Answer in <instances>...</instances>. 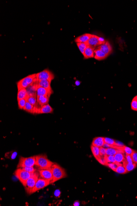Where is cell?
Wrapping results in <instances>:
<instances>
[{"label":"cell","mask_w":137,"mask_h":206,"mask_svg":"<svg viewBox=\"0 0 137 206\" xmlns=\"http://www.w3.org/2000/svg\"><path fill=\"white\" fill-rule=\"evenodd\" d=\"M105 157L106 158L108 163H115L116 162L115 156L106 155Z\"/></svg>","instance_id":"33"},{"label":"cell","mask_w":137,"mask_h":206,"mask_svg":"<svg viewBox=\"0 0 137 206\" xmlns=\"http://www.w3.org/2000/svg\"><path fill=\"white\" fill-rule=\"evenodd\" d=\"M39 173L35 171L32 174L31 177L26 181L24 187H25V191L28 194H32L33 189L34 188L36 183L39 178Z\"/></svg>","instance_id":"4"},{"label":"cell","mask_w":137,"mask_h":206,"mask_svg":"<svg viewBox=\"0 0 137 206\" xmlns=\"http://www.w3.org/2000/svg\"><path fill=\"white\" fill-rule=\"evenodd\" d=\"M122 149L123 151L124 152L125 154H126L131 155L132 153L134 152V150L131 149V148L126 146H124L123 147Z\"/></svg>","instance_id":"30"},{"label":"cell","mask_w":137,"mask_h":206,"mask_svg":"<svg viewBox=\"0 0 137 206\" xmlns=\"http://www.w3.org/2000/svg\"><path fill=\"white\" fill-rule=\"evenodd\" d=\"M52 172L53 179L51 184L67 177V174L64 168H62L57 163H54L51 168Z\"/></svg>","instance_id":"1"},{"label":"cell","mask_w":137,"mask_h":206,"mask_svg":"<svg viewBox=\"0 0 137 206\" xmlns=\"http://www.w3.org/2000/svg\"><path fill=\"white\" fill-rule=\"evenodd\" d=\"M91 149L94 156L97 160L101 157L100 154V147L92 145Z\"/></svg>","instance_id":"24"},{"label":"cell","mask_w":137,"mask_h":206,"mask_svg":"<svg viewBox=\"0 0 137 206\" xmlns=\"http://www.w3.org/2000/svg\"><path fill=\"white\" fill-rule=\"evenodd\" d=\"M36 74H31L21 79L17 83L18 90L21 89H26L33 85L37 81Z\"/></svg>","instance_id":"3"},{"label":"cell","mask_w":137,"mask_h":206,"mask_svg":"<svg viewBox=\"0 0 137 206\" xmlns=\"http://www.w3.org/2000/svg\"><path fill=\"white\" fill-rule=\"evenodd\" d=\"M136 98L137 99V96H136Z\"/></svg>","instance_id":"46"},{"label":"cell","mask_w":137,"mask_h":206,"mask_svg":"<svg viewBox=\"0 0 137 206\" xmlns=\"http://www.w3.org/2000/svg\"><path fill=\"white\" fill-rule=\"evenodd\" d=\"M115 172L120 174H124L127 172L124 165L122 163H119Z\"/></svg>","instance_id":"26"},{"label":"cell","mask_w":137,"mask_h":206,"mask_svg":"<svg viewBox=\"0 0 137 206\" xmlns=\"http://www.w3.org/2000/svg\"><path fill=\"white\" fill-rule=\"evenodd\" d=\"M35 156L27 158L20 157L17 165V168L34 167L35 165Z\"/></svg>","instance_id":"5"},{"label":"cell","mask_w":137,"mask_h":206,"mask_svg":"<svg viewBox=\"0 0 137 206\" xmlns=\"http://www.w3.org/2000/svg\"><path fill=\"white\" fill-rule=\"evenodd\" d=\"M53 109L49 104L37 108V114H48L53 112Z\"/></svg>","instance_id":"13"},{"label":"cell","mask_w":137,"mask_h":206,"mask_svg":"<svg viewBox=\"0 0 137 206\" xmlns=\"http://www.w3.org/2000/svg\"><path fill=\"white\" fill-rule=\"evenodd\" d=\"M131 156L133 162L137 165V152L134 151V152L131 155Z\"/></svg>","instance_id":"37"},{"label":"cell","mask_w":137,"mask_h":206,"mask_svg":"<svg viewBox=\"0 0 137 206\" xmlns=\"http://www.w3.org/2000/svg\"><path fill=\"white\" fill-rule=\"evenodd\" d=\"M131 107L133 110L137 111V99L134 97L131 103Z\"/></svg>","instance_id":"32"},{"label":"cell","mask_w":137,"mask_h":206,"mask_svg":"<svg viewBox=\"0 0 137 206\" xmlns=\"http://www.w3.org/2000/svg\"><path fill=\"white\" fill-rule=\"evenodd\" d=\"M36 76L37 81L46 80L49 81L51 83L55 77L53 73L47 69L44 70L36 74Z\"/></svg>","instance_id":"7"},{"label":"cell","mask_w":137,"mask_h":206,"mask_svg":"<svg viewBox=\"0 0 137 206\" xmlns=\"http://www.w3.org/2000/svg\"><path fill=\"white\" fill-rule=\"evenodd\" d=\"M119 164V163L116 162L115 163H108L106 166H108L110 169H112V170L115 172Z\"/></svg>","instance_id":"34"},{"label":"cell","mask_w":137,"mask_h":206,"mask_svg":"<svg viewBox=\"0 0 137 206\" xmlns=\"http://www.w3.org/2000/svg\"><path fill=\"white\" fill-rule=\"evenodd\" d=\"M105 143L109 144L110 145L114 147L115 145V141L112 139L110 138H104Z\"/></svg>","instance_id":"31"},{"label":"cell","mask_w":137,"mask_h":206,"mask_svg":"<svg viewBox=\"0 0 137 206\" xmlns=\"http://www.w3.org/2000/svg\"><path fill=\"white\" fill-rule=\"evenodd\" d=\"M39 173L40 177L51 181V184L53 179V176L51 168L39 170Z\"/></svg>","instance_id":"9"},{"label":"cell","mask_w":137,"mask_h":206,"mask_svg":"<svg viewBox=\"0 0 137 206\" xmlns=\"http://www.w3.org/2000/svg\"><path fill=\"white\" fill-rule=\"evenodd\" d=\"M79 205H80V204H79V202L78 201H76L74 203V206H79Z\"/></svg>","instance_id":"44"},{"label":"cell","mask_w":137,"mask_h":206,"mask_svg":"<svg viewBox=\"0 0 137 206\" xmlns=\"http://www.w3.org/2000/svg\"><path fill=\"white\" fill-rule=\"evenodd\" d=\"M17 156V152H13V153H12V154L11 155V156H9V157L8 158H9L12 159H14Z\"/></svg>","instance_id":"40"},{"label":"cell","mask_w":137,"mask_h":206,"mask_svg":"<svg viewBox=\"0 0 137 206\" xmlns=\"http://www.w3.org/2000/svg\"><path fill=\"white\" fill-rule=\"evenodd\" d=\"M51 82L48 80H42L40 81H37V84L38 87H42L44 88L52 89L51 87Z\"/></svg>","instance_id":"23"},{"label":"cell","mask_w":137,"mask_h":206,"mask_svg":"<svg viewBox=\"0 0 137 206\" xmlns=\"http://www.w3.org/2000/svg\"><path fill=\"white\" fill-rule=\"evenodd\" d=\"M49 97L45 96H37V107L39 108L44 105L48 104Z\"/></svg>","instance_id":"15"},{"label":"cell","mask_w":137,"mask_h":206,"mask_svg":"<svg viewBox=\"0 0 137 206\" xmlns=\"http://www.w3.org/2000/svg\"><path fill=\"white\" fill-rule=\"evenodd\" d=\"M124 161L125 162H128V163H133V162H134L133 160H132L131 155H130L126 154L125 160Z\"/></svg>","instance_id":"39"},{"label":"cell","mask_w":137,"mask_h":206,"mask_svg":"<svg viewBox=\"0 0 137 206\" xmlns=\"http://www.w3.org/2000/svg\"><path fill=\"white\" fill-rule=\"evenodd\" d=\"M95 49V48L88 45L84 52V58L88 59V58L94 57Z\"/></svg>","instance_id":"14"},{"label":"cell","mask_w":137,"mask_h":206,"mask_svg":"<svg viewBox=\"0 0 137 206\" xmlns=\"http://www.w3.org/2000/svg\"><path fill=\"white\" fill-rule=\"evenodd\" d=\"M99 39L101 44H104V43H105L106 42L105 40L104 39V38H103L100 37H99Z\"/></svg>","instance_id":"42"},{"label":"cell","mask_w":137,"mask_h":206,"mask_svg":"<svg viewBox=\"0 0 137 206\" xmlns=\"http://www.w3.org/2000/svg\"><path fill=\"white\" fill-rule=\"evenodd\" d=\"M27 101V99H21L18 101L19 109L23 110Z\"/></svg>","instance_id":"29"},{"label":"cell","mask_w":137,"mask_h":206,"mask_svg":"<svg viewBox=\"0 0 137 206\" xmlns=\"http://www.w3.org/2000/svg\"><path fill=\"white\" fill-rule=\"evenodd\" d=\"M108 56L106 54L102 51H101L98 48L95 49L94 50V57L96 60H104Z\"/></svg>","instance_id":"17"},{"label":"cell","mask_w":137,"mask_h":206,"mask_svg":"<svg viewBox=\"0 0 137 206\" xmlns=\"http://www.w3.org/2000/svg\"><path fill=\"white\" fill-rule=\"evenodd\" d=\"M99 37L96 35H92L91 37L87 42V44L88 46H91L94 48L97 46H100L101 44L99 41Z\"/></svg>","instance_id":"12"},{"label":"cell","mask_w":137,"mask_h":206,"mask_svg":"<svg viewBox=\"0 0 137 206\" xmlns=\"http://www.w3.org/2000/svg\"><path fill=\"white\" fill-rule=\"evenodd\" d=\"M50 184H51V181L46 180L41 177L39 178L34 188L33 189L32 193H35L37 191L44 189Z\"/></svg>","instance_id":"8"},{"label":"cell","mask_w":137,"mask_h":206,"mask_svg":"<svg viewBox=\"0 0 137 206\" xmlns=\"http://www.w3.org/2000/svg\"><path fill=\"white\" fill-rule=\"evenodd\" d=\"M103 147H104V148H106V149H107V148H110V147H112V146H110V145L109 144H108L106 143H105L104 144V146H103Z\"/></svg>","instance_id":"43"},{"label":"cell","mask_w":137,"mask_h":206,"mask_svg":"<svg viewBox=\"0 0 137 206\" xmlns=\"http://www.w3.org/2000/svg\"><path fill=\"white\" fill-rule=\"evenodd\" d=\"M106 149L104 147H100V154L101 156H105L106 155Z\"/></svg>","instance_id":"38"},{"label":"cell","mask_w":137,"mask_h":206,"mask_svg":"<svg viewBox=\"0 0 137 206\" xmlns=\"http://www.w3.org/2000/svg\"><path fill=\"white\" fill-rule=\"evenodd\" d=\"M124 152H118V153L114 156L116 162L123 164L125 160V156L124 155Z\"/></svg>","instance_id":"20"},{"label":"cell","mask_w":137,"mask_h":206,"mask_svg":"<svg viewBox=\"0 0 137 206\" xmlns=\"http://www.w3.org/2000/svg\"><path fill=\"white\" fill-rule=\"evenodd\" d=\"M53 93L52 89H48L38 86L36 90L37 96H45L49 97Z\"/></svg>","instance_id":"10"},{"label":"cell","mask_w":137,"mask_h":206,"mask_svg":"<svg viewBox=\"0 0 137 206\" xmlns=\"http://www.w3.org/2000/svg\"><path fill=\"white\" fill-rule=\"evenodd\" d=\"M32 174L25 171L21 168H18L15 172V176L23 186H25L26 181L31 177Z\"/></svg>","instance_id":"6"},{"label":"cell","mask_w":137,"mask_h":206,"mask_svg":"<svg viewBox=\"0 0 137 206\" xmlns=\"http://www.w3.org/2000/svg\"><path fill=\"white\" fill-rule=\"evenodd\" d=\"M92 36L90 34H85L75 39V42L76 43H87Z\"/></svg>","instance_id":"16"},{"label":"cell","mask_w":137,"mask_h":206,"mask_svg":"<svg viewBox=\"0 0 137 206\" xmlns=\"http://www.w3.org/2000/svg\"><path fill=\"white\" fill-rule=\"evenodd\" d=\"M118 149L115 147H111L106 149V155L115 156L118 153Z\"/></svg>","instance_id":"27"},{"label":"cell","mask_w":137,"mask_h":206,"mask_svg":"<svg viewBox=\"0 0 137 206\" xmlns=\"http://www.w3.org/2000/svg\"><path fill=\"white\" fill-rule=\"evenodd\" d=\"M80 83L78 81H77L76 82V85H80Z\"/></svg>","instance_id":"45"},{"label":"cell","mask_w":137,"mask_h":206,"mask_svg":"<svg viewBox=\"0 0 137 206\" xmlns=\"http://www.w3.org/2000/svg\"><path fill=\"white\" fill-rule=\"evenodd\" d=\"M123 164L124 165L127 172L133 170L137 167V164L134 163V162H133V163H128V162L124 161V162L123 163Z\"/></svg>","instance_id":"25"},{"label":"cell","mask_w":137,"mask_h":206,"mask_svg":"<svg viewBox=\"0 0 137 206\" xmlns=\"http://www.w3.org/2000/svg\"><path fill=\"white\" fill-rule=\"evenodd\" d=\"M23 110L29 112V113H32V114H37V108L36 107L31 105L30 103L27 101Z\"/></svg>","instance_id":"19"},{"label":"cell","mask_w":137,"mask_h":206,"mask_svg":"<svg viewBox=\"0 0 137 206\" xmlns=\"http://www.w3.org/2000/svg\"><path fill=\"white\" fill-rule=\"evenodd\" d=\"M105 143L104 138L103 137H96L94 139L92 142V145L98 147H103Z\"/></svg>","instance_id":"18"},{"label":"cell","mask_w":137,"mask_h":206,"mask_svg":"<svg viewBox=\"0 0 137 206\" xmlns=\"http://www.w3.org/2000/svg\"><path fill=\"white\" fill-rule=\"evenodd\" d=\"M35 165L37 166L39 170L51 168L54 164V162L50 161L45 155H39L35 156Z\"/></svg>","instance_id":"2"},{"label":"cell","mask_w":137,"mask_h":206,"mask_svg":"<svg viewBox=\"0 0 137 206\" xmlns=\"http://www.w3.org/2000/svg\"><path fill=\"white\" fill-rule=\"evenodd\" d=\"M98 48L101 51H102L104 53L108 56L111 53L112 51V47L109 42L108 41H106L104 44H101L98 47Z\"/></svg>","instance_id":"11"},{"label":"cell","mask_w":137,"mask_h":206,"mask_svg":"<svg viewBox=\"0 0 137 206\" xmlns=\"http://www.w3.org/2000/svg\"><path fill=\"white\" fill-rule=\"evenodd\" d=\"M28 94L26 89H21L18 90L17 93V101L21 99H26L28 98Z\"/></svg>","instance_id":"21"},{"label":"cell","mask_w":137,"mask_h":206,"mask_svg":"<svg viewBox=\"0 0 137 206\" xmlns=\"http://www.w3.org/2000/svg\"><path fill=\"white\" fill-rule=\"evenodd\" d=\"M77 45L78 49L80 50L81 53L84 55L85 50L88 45L86 43H77Z\"/></svg>","instance_id":"28"},{"label":"cell","mask_w":137,"mask_h":206,"mask_svg":"<svg viewBox=\"0 0 137 206\" xmlns=\"http://www.w3.org/2000/svg\"><path fill=\"white\" fill-rule=\"evenodd\" d=\"M27 101L31 105L37 107V95L36 93L28 95Z\"/></svg>","instance_id":"22"},{"label":"cell","mask_w":137,"mask_h":206,"mask_svg":"<svg viewBox=\"0 0 137 206\" xmlns=\"http://www.w3.org/2000/svg\"><path fill=\"white\" fill-rule=\"evenodd\" d=\"M23 170L25 171L30 173H33L36 171V169L34 168V167H24V168H21Z\"/></svg>","instance_id":"35"},{"label":"cell","mask_w":137,"mask_h":206,"mask_svg":"<svg viewBox=\"0 0 137 206\" xmlns=\"http://www.w3.org/2000/svg\"><path fill=\"white\" fill-rule=\"evenodd\" d=\"M97 160L101 164H102L103 165H107L108 162H107L106 158L105 156H101V157Z\"/></svg>","instance_id":"36"},{"label":"cell","mask_w":137,"mask_h":206,"mask_svg":"<svg viewBox=\"0 0 137 206\" xmlns=\"http://www.w3.org/2000/svg\"><path fill=\"white\" fill-rule=\"evenodd\" d=\"M60 194H61V192H60V191L59 190H56L54 192L55 196L56 197H59V196H60Z\"/></svg>","instance_id":"41"}]
</instances>
